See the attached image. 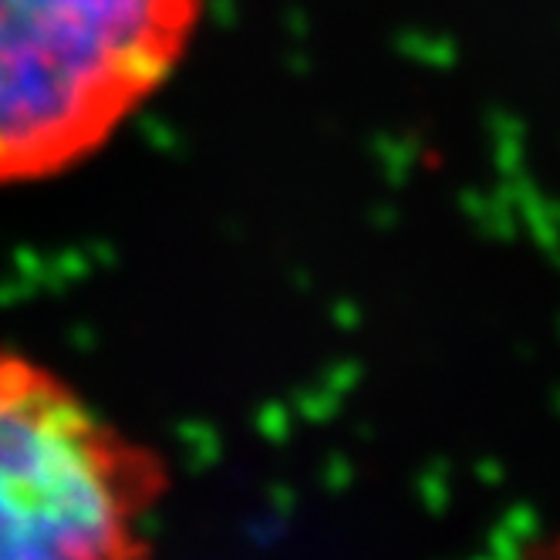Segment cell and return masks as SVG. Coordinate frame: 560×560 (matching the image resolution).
I'll return each instance as SVG.
<instances>
[{
  "instance_id": "1",
  "label": "cell",
  "mask_w": 560,
  "mask_h": 560,
  "mask_svg": "<svg viewBox=\"0 0 560 560\" xmlns=\"http://www.w3.org/2000/svg\"><path fill=\"white\" fill-rule=\"evenodd\" d=\"M210 0H0V189L98 155L183 65Z\"/></svg>"
},
{
  "instance_id": "2",
  "label": "cell",
  "mask_w": 560,
  "mask_h": 560,
  "mask_svg": "<svg viewBox=\"0 0 560 560\" xmlns=\"http://www.w3.org/2000/svg\"><path fill=\"white\" fill-rule=\"evenodd\" d=\"M170 466L65 375L0 345V560H149Z\"/></svg>"
},
{
  "instance_id": "3",
  "label": "cell",
  "mask_w": 560,
  "mask_h": 560,
  "mask_svg": "<svg viewBox=\"0 0 560 560\" xmlns=\"http://www.w3.org/2000/svg\"><path fill=\"white\" fill-rule=\"evenodd\" d=\"M516 560H560V530L540 534L520 547Z\"/></svg>"
}]
</instances>
